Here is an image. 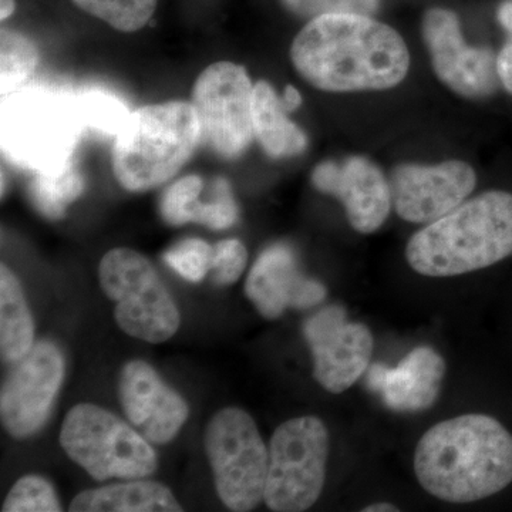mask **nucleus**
<instances>
[{"mask_svg":"<svg viewBox=\"0 0 512 512\" xmlns=\"http://www.w3.org/2000/svg\"><path fill=\"white\" fill-rule=\"evenodd\" d=\"M64 379V357L55 343L40 340L13 363L2 384L0 414L10 436L28 439L45 426Z\"/></svg>","mask_w":512,"mask_h":512,"instance_id":"11","label":"nucleus"},{"mask_svg":"<svg viewBox=\"0 0 512 512\" xmlns=\"http://www.w3.org/2000/svg\"><path fill=\"white\" fill-rule=\"evenodd\" d=\"M389 184L394 210L402 220L431 224L470 197L476 188L477 175L464 161L400 164L393 168Z\"/></svg>","mask_w":512,"mask_h":512,"instance_id":"14","label":"nucleus"},{"mask_svg":"<svg viewBox=\"0 0 512 512\" xmlns=\"http://www.w3.org/2000/svg\"><path fill=\"white\" fill-rule=\"evenodd\" d=\"M100 286L116 302L117 325L131 338L164 343L180 328V312L153 264L140 252L111 249L101 259Z\"/></svg>","mask_w":512,"mask_h":512,"instance_id":"7","label":"nucleus"},{"mask_svg":"<svg viewBox=\"0 0 512 512\" xmlns=\"http://www.w3.org/2000/svg\"><path fill=\"white\" fill-rule=\"evenodd\" d=\"M248 252L238 239H225L214 247L212 275L218 285H231L244 274Z\"/></svg>","mask_w":512,"mask_h":512,"instance_id":"31","label":"nucleus"},{"mask_svg":"<svg viewBox=\"0 0 512 512\" xmlns=\"http://www.w3.org/2000/svg\"><path fill=\"white\" fill-rule=\"evenodd\" d=\"M119 399L130 423L154 444L175 439L190 414L183 397L143 360H131L121 370Z\"/></svg>","mask_w":512,"mask_h":512,"instance_id":"16","label":"nucleus"},{"mask_svg":"<svg viewBox=\"0 0 512 512\" xmlns=\"http://www.w3.org/2000/svg\"><path fill=\"white\" fill-rule=\"evenodd\" d=\"M35 323L22 286L8 266L0 268V352L15 363L35 345Z\"/></svg>","mask_w":512,"mask_h":512,"instance_id":"21","label":"nucleus"},{"mask_svg":"<svg viewBox=\"0 0 512 512\" xmlns=\"http://www.w3.org/2000/svg\"><path fill=\"white\" fill-rule=\"evenodd\" d=\"M214 247L198 238L184 239L164 254V261L181 278L200 282L212 268Z\"/></svg>","mask_w":512,"mask_h":512,"instance_id":"28","label":"nucleus"},{"mask_svg":"<svg viewBox=\"0 0 512 512\" xmlns=\"http://www.w3.org/2000/svg\"><path fill=\"white\" fill-rule=\"evenodd\" d=\"M512 255V194L488 191L414 234L406 259L417 274L447 278L490 268Z\"/></svg>","mask_w":512,"mask_h":512,"instance_id":"3","label":"nucleus"},{"mask_svg":"<svg viewBox=\"0 0 512 512\" xmlns=\"http://www.w3.org/2000/svg\"><path fill=\"white\" fill-rule=\"evenodd\" d=\"M204 183L198 175H187L175 181L164 192L161 214L171 225H184L190 221L191 208L200 198Z\"/></svg>","mask_w":512,"mask_h":512,"instance_id":"29","label":"nucleus"},{"mask_svg":"<svg viewBox=\"0 0 512 512\" xmlns=\"http://www.w3.org/2000/svg\"><path fill=\"white\" fill-rule=\"evenodd\" d=\"M200 141V121L191 103L141 107L130 114L114 140V177L128 191L153 190L180 173Z\"/></svg>","mask_w":512,"mask_h":512,"instance_id":"4","label":"nucleus"},{"mask_svg":"<svg viewBox=\"0 0 512 512\" xmlns=\"http://www.w3.org/2000/svg\"><path fill=\"white\" fill-rule=\"evenodd\" d=\"M286 9L303 18L335 15V13H359L372 15L377 10L376 0H281Z\"/></svg>","mask_w":512,"mask_h":512,"instance_id":"30","label":"nucleus"},{"mask_svg":"<svg viewBox=\"0 0 512 512\" xmlns=\"http://www.w3.org/2000/svg\"><path fill=\"white\" fill-rule=\"evenodd\" d=\"M3 512H59L62 511L53 485L39 476H25L9 491Z\"/></svg>","mask_w":512,"mask_h":512,"instance_id":"26","label":"nucleus"},{"mask_svg":"<svg viewBox=\"0 0 512 512\" xmlns=\"http://www.w3.org/2000/svg\"><path fill=\"white\" fill-rule=\"evenodd\" d=\"M72 512H175L183 511L170 488L154 481L104 485L77 494Z\"/></svg>","mask_w":512,"mask_h":512,"instance_id":"19","label":"nucleus"},{"mask_svg":"<svg viewBox=\"0 0 512 512\" xmlns=\"http://www.w3.org/2000/svg\"><path fill=\"white\" fill-rule=\"evenodd\" d=\"M446 362L429 346L413 349L396 367L375 363L367 369L366 384L389 409L417 413L430 409L439 397Z\"/></svg>","mask_w":512,"mask_h":512,"instance_id":"18","label":"nucleus"},{"mask_svg":"<svg viewBox=\"0 0 512 512\" xmlns=\"http://www.w3.org/2000/svg\"><path fill=\"white\" fill-rule=\"evenodd\" d=\"M77 8L124 33L143 29L153 18L158 0H72Z\"/></svg>","mask_w":512,"mask_h":512,"instance_id":"24","label":"nucleus"},{"mask_svg":"<svg viewBox=\"0 0 512 512\" xmlns=\"http://www.w3.org/2000/svg\"><path fill=\"white\" fill-rule=\"evenodd\" d=\"M2 104V150L12 163L39 173L72 160L86 128L74 94L25 87Z\"/></svg>","mask_w":512,"mask_h":512,"instance_id":"5","label":"nucleus"},{"mask_svg":"<svg viewBox=\"0 0 512 512\" xmlns=\"http://www.w3.org/2000/svg\"><path fill=\"white\" fill-rule=\"evenodd\" d=\"M282 99L268 82L254 87V136L262 150L272 158L301 156L308 146V137L301 128L288 119Z\"/></svg>","mask_w":512,"mask_h":512,"instance_id":"20","label":"nucleus"},{"mask_svg":"<svg viewBox=\"0 0 512 512\" xmlns=\"http://www.w3.org/2000/svg\"><path fill=\"white\" fill-rule=\"evenodd\" d=\"M291 60L306 82L329 93L393 89L410 69L402 36L359 13L311 19L293 40Z\"/></svg>","mask_w":512,"mask_h":512,"instance_id":"1","label":"nucleus"},{"mask_svg":"<svg viewBox=\"0 0 512 512\" xmlns=\"http://www.w3.org/2000/svg\"><path fill=\"white\" fill-rule=\"evenodd\" d=\"M312 184L342 202L349 224L360 234L382 227L393 207L389 180L365 157L323 161L313 170Z\"/></svg>","mask_w":512,"mask_h":512,"instance_id":"15","label":"nucleus"},{"mask_svg":"<svg viewBox=\"0 0 512 512\" xmlns=\"http://www.w3.org/2000/svg\"><path fill=\"white\" fill-rule=\"evenodd\" d=\"M84 191V178L74 160L53 170L39 171L30 181V200L49 220H60L67 205Z\"/></svg>","mask_w":512,"mask_h":512,"instance_id":"22","label":"nucleus"},{"mask_svg":"<svg viewBox=\"0 0 512 512\" xmlns=\"http://www.w3.org/2000/svg\"><path fill=\"white\" fill-rule=\"evenodd\" d=\"M421 30L434 73L448 89L471 100L487 99L497 92L501 86L497 56L488 47L468 45L456 13L443 8L427 10Z\"/></svg>","mask_w":512,"mask_h":512,"instance_id":"12","label":"nucleus"},{"mask_svg":"<svg viewBox=\"0 0 512 512\" xmlns=\"http://www.w3.org/2000/svg\"><path fill=\"white\" fill-rule=\"evenodd\" d=\"M497 20L507 33V39L512 40V0H504L497 9Z\"/></svg>","mask_w":512,"mask_h":512,"instance_id":"33","label":"nucleus"},{"mask_svg":"<svg viewBox=\"0 0 512 512\" xmlns=\"http://www.w3.org/2000/svg\"><path fill=\"white\" fill-rule=\"evenodd\" d=\"M254 87L247 69L232 62L212 63L195 80L201 141L225 160H237L254 140Z\"/></svg>","mask_w":512,"mask_h":512,"instance_id":"10","label":"nucleus"},{"mask_svg":"<svg viewBox=\"0 0 512 512\" xmlns=\"http://www.w3.org/2000/svg\"><path fill=\"white\" fill-rule=\"evenodd\" d=\"M245 293L266 319H278L288 308L309 309L326 298L325 285L299 269L298 258L286 244L266 248L249 272Z\"/></svg>","mask_w":512,"mask_h":512,"instance_id":"17","label":"nucleus"},{"mask_svg":"<svg viewBox=\"0 0 512 512\" xmlns=\"http://www.w3.org/2000/svg\"><path fill=\"white\" fill-rule=\"evenodd\" d=\"M60 444L96 481L143 480L157 470V454L146 437L96 404L80 403L66 414Z\"/></svg>","mask_w":512,"mask_h":512,"instance_id":"6","label":"nucleus"},{"mask_svg":"<svg viewBox=\"0 0 512 512\" xmlns=\"http://www.w3.org/2000/svg\"><path fill=\"white\" fill-rule=\"evenodd\" d=\"M39 49L30 37L12 29L0 33V87L2 96L20 89L39 66Z\"/></svg>","mask_w":512,"mask_h":512,"instance_id":"23","label":"nucleus"},{"mask_svg":"<svg viewBox=\"0 0 512 512\" xmlns=\"http://www.w3.org/2000/svg\"><path fill=\"white\" fill-rule=\"evenodd\" d=\"M328 457L329 431L318 417L281 424L269 446L266 507L276 512L309 510L322 494Z\"/></svg>","mask_w":512,"mask_h":512,"instance_id":"8","label":"nucleus"},{"mask_svg":"<svg viewBox=\"0 0 512 512\" xmlns=\"http://www.w3.org/2000/svg\"><path fill=\"white\" fill-rule=\"evenodd\" d=\"M205 451L225 507L252 511L264 501L269 451L247 412L225 407L215 414L205 431Z\"/></svg>","mask_w":512,"mask_h":512,"instance_id":"9","label":"nucleus"},{"mask_svg":"<svg viewBox=\"0 0 512 512\" xmlns=\"http://www.w3.org/2000/svg\"><path fill=\"white\" fill-rule=\"evenodd\" d=\"M497 72L501 86L512 94V40L507 39L497 55Z\"/></svg>","mask_w":512,"mask_h":512,"instance_id":"32","label":"nucleus"},{"mask_svg":"<svg viewBox=\"0 0 512 512\" xmlns=\"http://www.w3.org/2000/svg\"><path fill=\"white\" fill-rule=\"evenodd\" d=\"M238 212L231 185L225 178H215L212 184V201H195L191 208L190 220L215 231H222L231 228L237 222Z\"/></svg>","mask_w":512,"mask_h":512,"instance_id":"27","label":"nucleus"},{"mask_svg":"<svg viewBox=\"0 0 512 512\" xmlns=\"http://www.w3.org/2000/svg\"><path fill=\"white\" fill-rule=\"evenodd\" d=\"M16 9L15 0H0V19L6 20L13 15Z\"/></svg>","mask_w":512,"mask_h":512,"instance_id":"35","label":"nucleus"},{"mask_svg":"<svg viewBox=\"0 0 512 512\" xmlns=\"http://www.w3.org/2000/svg\"><path fill=\"white\" fill-rule=\"evenodd\" d=\"M312 350L313 376L330 393H343L369 369L373 336L363 323L348 322L346 309L329 305L303 325Z\"/></svg>","mask_w":512,"mask_h":512,"instance_id":"13","label":"nucleus"},{"mask_svg":"<svg viewBox=\"0 0 512 512\" xmlns=\"http://www.w3.org/2000/svg\"><path fill=\"white\" fill-rule=\"evenodd\" d=\"M414 471L421 487L441 501L484 500L512 483V434L487 414L441 421L417 444Z\"/></svg>","mask_w":512,"mask_h":512,"instance_id":"2","label":"nucleus"},{"mask_svg":"<svg viewBox=\"0 0 512 512\" xmlns=\"http://www.w3.org/2000/svg\"><path fill=\"white\" fill-rule=\"evenodd\" d=\"M282 103H284L286 111L298 109L302 104L301 93H299L293 86H286L284 96H282Z\"/></svg>","mask_w":512,"mask_h":512,"instance_id":"34","label":"nucleus"},{"mask_svg":"<svg viewBox=\"0 0 512 512\" xmlns=\"http://www.w3.org/2000/svg\"><path fill=\"white\" fill-rule=\"evenodd\" d=\"M74 96L86 128L117 136L130 117L126 104L114 94L90 90Z\"/></svg>","mask_w":512,"mask_h":512,"instance_id":"25","label":"nucleus"},{"mask_svg":"<svg viewBox=\"0 0 512 512\" xmlns=\"http://www.w3.org/2000/svg\"><path fill=\"white\" fill-rule=\"evenodd\" d=\"M399 511L396 505L389 503H376L369 505V507L363 508V512H393Z\"/></svg>","mask_w":512,"mask_h":512,"instance_id":"36","label":"nucleus"}]
</instances>
